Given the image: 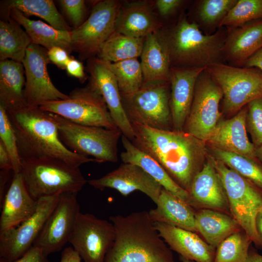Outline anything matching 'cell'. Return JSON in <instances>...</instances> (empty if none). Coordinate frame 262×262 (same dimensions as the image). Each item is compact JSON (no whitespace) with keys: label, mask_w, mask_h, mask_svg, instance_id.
<instances>
[{"label":"cell","mask_w":262,"mask_h":262,"mask_svg":"<svg viewBox=\"0 0 262 262\" xmlns=\"http://www.w3.org/2000/svg\"><path fill=\"white\" fill-rule=\"evenodd\" d=\"M131 125L133 145L155 159L188 192L205 156V143L183 130H161L136 123Z\"/></svg>","instance_id":"1"},{"label":"cell","mask_w":262,"mask_h":262,"mask_svg":"<svg viewBox=\"0 0 262 262\" xmlns=\"http://www.w3.org/2000/svg\"><path fill=\"white\" fill-rule=\"evenodd\" d=\"M7 112L15 132L21 161L48 157L76 167L89 162L98 163L93 158L70 150L63 144L50 112L39 106L28 105Z\"/></svg>","instance_id":"2"},{"label":"cell","mask_w":262,"mask_h":262,"mask_svg":"<svg viewBox=\"0 0 262 262\" xmlns=\"http://www.w3.org/2000/svg\"><path fill=\"white\" fill-rule=\"evenodd\" d=\"M113 244L104 262H176L146 211L111 216Z\"/></svg>","instance_id":"3"},{"label":"cell","mask_w":262,"mask_h":262,"mask_svg":"<svg viewBox=\"0 0 262 262\" xmlns=\"http://www.w3.org/2000/svg\"><path fill=\"white\" fill-rule=\"evenodd\" d=\"M158 33L167 49L171 67L206 68L224 60L223 48L227 32L221 29L205 35L198 24L184 16Z\"/></svg>","instance_id":"4"},{"label":"cell","mask_w":262,"mask_h":262,"mask_svg":"<svg viewBox=\"0 0 262 262\" xmlns=\"http://www.w3.org/2000/svg\"><path fill=\"white\" fill-rule=\"evenodd\" d=\"M20 174L36 200L64 193H78L87 182L79 167L48 157L22 160Z\"/></svg>","instance_id":"5"},{"label":"cell","mask_w":262,"mask_h":262,"mask_svg":"<svg viewBox=\"0 0 262 262\" xmlns=\"http://www.w3.org/2000/svg\"><path fill=\"white\" fill-rule=\"evenodd\" d=\"M58 128L59 138L70 150L83 156H91L98 163H116L117 144L122 132L118 129L79 124L50 113Z\"/></svg>","instance_id":"6"},{"label":"cell","mask_w":262,"mask_h":262,"mask_svg":"<svg viewBox=\"0 0 262 262\" xmlns=\"http://www.w3.org/2000/svg\"><path fill=\"white\" fill-rule=\"evenodd\" d=\"M222 182L232 217L252 242L262 244L256 218L262 209V194L251 182L214 157L210 156Z\"/></svg>","instance_id":"7"},{"label":"cell","mask_w":262,"mask_h":262,"mask_svg":"<svg viewBox=\"0 0 262 262\" xmlns=\"http://www.w3.org/2000/svg\"><path fill=\"white\" fill-rule=\"evenodd\" d=\"M221 88L223 108L234 114L251 101L262 97V71L217 63L206 68Z\"/></svg>","instance_id":"8"},{"label":"cell","mask_w":262,"mask_h":262,"mask_svg":"<svg viewBox=\"0 0 262 262\" xmlns=\"http://www.w3.org/2000/svg\"><path fill=\"white\" fill-rule=\"evenodd\" d=\"M169 82L144 84L132 95L121 97L129 121L161 130H173Z\"/></svg>","instance_id":"9"},{"label":"cell","mask_w":262,"mask_h":262,"mask_svg":"<svg viewBox=\"0 0 262 262\" xmlns=\"http://www.w3.org/2000/svg\"><path fill=\"white\" fill-rule=\"evenodd\" d=\"M39 107L79 124L118 128L102 97L88 85L75 88L67 99L48 102Z\"/></svg>","instance_id":"10"},{"label":"cell","mask_w":262,"mask_h":262,"mask_svg":"<svg viewBox=\"0 0 262 262\" xmlns=\"http://www.w3.org/2000/svg\"><path fill=\"white\" fill-rule=\"evenodd\" d=\"M122 2L103 0L96 2L85 21L71 31L72 48L81 60L96 57L115 31V21Z\"/></svg>","instance_id":"11"},{"label":"cell","mask_w":262,"mask_h":262,"mask_svg":"<svg viewBox=\"0 0 262 262\" xmlns=\"http://www.w3.org/2000/svg\"><path fill=\"white\" fill-rule=\"evenodd\" d=\"M223 94L205 68L199 75L193 103L183 131L207 143L220 120L219 104Z\"/></svg>","instance_id":"12"},{"label":"cell","mask_w":262,"mask_h":262,"mask_svg":"<svg viewBox=\"0 0 262 262\" xmlns=\"http://www.w3.org/2000/svg\"><path fill=\"white\" fill-rule=\"evenodd\" d=\"M115 238L112 223L80 213L69 242L84 262H104Z\"/></svg>","instance_id":"13"},{"label":"cell","mask_w":262,"mask_h":262,"mask_svg":"<svg viewBox=\"0 0 262 262\" xmlns=\"http://www.w3.org/2000/svg\"><path fill=\"white\" fill-rule=\"evenodd\" d=\"M60 195L41 198L34 213L15 228L0 233V262H13L33 246Z\"/></svg>","instance_id":"14"},{"label":"cell","mask_w":262,"mask_h":262,"mask_svg":"<svg viewBox=\"0 0 262 262\" xmlns=\"http://www.w3.org/2000/svg\"><path fill=\"white\" fill-rule=\"evenodd\" d=\"M77 193H64L48 218L33 246L48 255L59 251L69 242L80 212Z\"/></svg>","instance_id":"15"},{"label":"cell","mask_w":262,"mask_h":262,"mask_svg":"<svg viewBox=\"0 0 262 262\" xmlns=\"http://www.w3.org/2000/svg\"><path fill=\"white\" fill-rule=\"evenodd\" d=\"M48 50L32 43L28 48L22 63L25 71L24 93L27 105L40 106L48 102L66 99L68 95L53 84L48 72L49 63Z\"/></svg>","instance_id":"16"},{"label":"cell","mask_w":262,"mask_h":262,"mask_svg":"<svg viewBox=\"0 0 262 262\" xmlns=\"http://www.w3.org/2000/svg\"><path fill=\"white\" fill-rule=\"evenodd\" d=\"M89 86L104 99L115 123L122 135L131 141L134 131L124 111L116 79L107 63L97 57L87 60Z\"/></svg>","instance_id":"17"},{"label":"cell","mask_w":262,"mask_h":262,"mask_svg":"<svg viewBox=\"0 0 262 262\" xmlns=\"http://www.w3.org/2000/svg\"><path fill=\"white\" fill-rule=\"evenodd\" d=\"M95 188L103 190L109 188L127 196L135 191H140L155 204L160 196L162 186L139 166L123 163L105 176L87 181Z\"/></svg>","instance_id":"18"},{"label":"cell","mask_w":262,"mask_h":262,"mask_svg":"<svg viewBox=\"0 0 262 262\" xmlns=\"http://www.w3.org/2000/svg\"><path fill=\"white\" fill-rule=\"evenodd\" d=\"M205 69L171 67L169 105L173 130H183L193 103L197 78Z\"/></svg>","instance_id":"19"},{"label":"cell","mask_w":262,"mask_h":262,"mask_svg":"<svg viewBox=\"0 0 262 262\" xmlns=\"http://www.w3.org/2000/svg\"><path fill=\"white\" fill-rule=\"evenodd\" d=\"M188 193L192 207L230 212L222 182L210 158L194 178Z\"/></svg>","instance_id":"20"},{"label":"cell","mask_w":262,"mask_h":262,"mask_svg":"<svg viewBox=\"0 0 262 262\" xmlns=\"http://www.w3.org/2000/svg\"><path fill=\"white\" fill-rule=\"evenodd\" d=\"M247 107L233 117L219 120L207 143L213 147L257 160L255 147L247 135Z\"/></svg>","instance_id":"21"},{"label":"cell","mask_w":262,"mask_h":262,"mask_svg":"<svg viewBox=\"0 0 262 262\" xmlns=\"http://www.w3.org/2000/svg\"><path fill=\"white\" fill-rule=\"evenodd\" d=\"M262 48V18L229 28L223 48L224 60L231 66H243Z\"/></svg>","instance_id":"22"},{"label":"cell","mask_w":262,"mask_h":262,"mask_svg":"<svg viewBox=\"0 0 262 262\" xmlns=\"http://www.w3.org/2000/svg\"><path fill=\"white\" fill-rule=\"evenodd\" d=\"M151 2L146 0L122 3L118 12L115 31L124 35L146 38L163 28L154 12Z\"/></svg>","instance_id":"23"},{"label":"cell","mask_w":262,"mask_h":262,"mask_svg":"<svg viewBox=\"0 0 262 262\" xmlns=\"http://www.w3.org/2000/svg\"><path fill=\"white\" fill-rule=\"evenodd\" d=\"M38 201L29 193L20 173L14 174L0 205V233L15 228L35 212Z\"/></svg>","instance_id":"24"},{"label":"cell","mask_w":262,"mask_h":262,"mask_svg":"<svg viewBox=\"0 0 262 262\" xmlns=\"http://www.w3.org/2000/svg\"><path fill=\"white\" fill-rule=\"evenodd\" d=\"M160 236L180 256L196 262H213L215 248L195 232L161 222H154Z\"/></svg>","instance_id":"25"},{"label":"cell","mask_w":262,"mask_h":262,"mask_svg":"<svg viewBox=\"0 0 262 262\" xmlns=\"http://www.w3.org/2000/svg\"><path fill=\"white\" fill-rule=\"evenodd\" d=\"M121 142L125 149V151L120 154V158L123 163L132 164L139 166L156 180L163 188L188 204V192L176 182L159 163L138 148L130 140L123 135L121 136Z\"/></svg>","instance_id":"26"},{"label":"cell","mask_w":262,"mask_h":262,"mask_svg":"<svg viewBox=\"0 0 262 262\" xmlns=\"http://www.w3.org/2000/svg\"><path fill=\"white\" fill-rule=\"evenodd\" d=\"M155 209L148 212L153 222H161L196 232L195 213L192 207L162 188Z\"/></svg>","instance_id":"27"},{"label":"cell","mask_w":262,"mask_h":262,"mask_svg":"<svg viewBox=\"0 0 262 262\" xmlns=\"http://www.w3.org/2000/svg\"><path fill=\"white\" fill-rule=\"evenodd\" d=\"M140 58L143 85L169 82L170 58L158 32L145 38Z\"/></svg>","instance_id":"28"},{"label":"cell","mask_w":262,"mask_h":262,"mask_svg":"<svg viewBox=\"0 0 262 262\" xmlns=\"http://www.w3.org/2000/svg\"><path fill=\"white\" fill-rule=\"evenodd\" d=\"M24 75L22 63L11 60L0 61V106L7 112L27 105Z\"/></svg>","instance_id":"29"},{"label":"cell","mask_w":262,"mask_h":262,"mask_svg":"<svg viewBox=\"0 0 262 262\" xmlns=\"http://www.w3.org/2000/svg\"><path fill=\"white\" fill-rule=\"evenodd\" d=\"M9 16L24 29L32 43L47 50L59 47L69 54L73 51L71 32L56 29L40 20H31L16 9H11Z\"/></svg>","instance_id":"30"},{"label":"cell","mask_w":262,"mask_h":262,"mask_svg":"<svg viewBox=\"0 0 262 262\" xmlns=\"http://www.w3.org/2000/svg\"><path fill=\"white\" fill-rule=\"evenodd\" d=\"M195 227L196 232L215 248L227 237L241 229L228 213L210 209L200 210L195 213Z\"/></svg>","instance_id":"31"},{"label":"cell","mask_w":262,"mask_h":262,"mask_svg":"<svg viewBox=\"0 0 262 262\" xmlns=\"http://www.w3.org/2000/svg\"><path fill=\"white\" fill-rule=\"evenodd\" d=\"M16 9L26 16H35L43 19L56 29L71 32L73 29L66 22L52 0H9L1 2L2 18H8L9 11Z\"/></svg>","instance_id":"32"},{"label":"cell","mask_w":262,"mask_h":262,"mask_svg":"<svg viewBox=\"0 0 262 262\" xmlns=\"http://www.w3.org/2000/svg\"><path fill=\"white\" fill-rule=\"evenodd\" d=\"M22 26L10 16L0 21V60L22 63L32 41Z\"/></svg>","instance_id":"33"},{"label":"cell","mask_w":262,"mask_h":262,"mask_svg":"<svg viewBox=\"0 0 262 262\" xmlns=\"http://www.w3.org/2000/svg\"><path fill=\"white\" fill-rule=\"evenodd\" d=\"M145 39L127 36L115 31L96 57L109 63L138 58L141 55Z\"/></svg>","instance_id":"34"},{"label":"cell","mask_w":262,"mask_h":262,"mask_svg":"<svg viewBox=\"0 0 262 262\" xmlns=\"http://www.w3.org/2000/svg\"><path fill=\"white\" fill-rule=\"evenodd\" d=\"M106 63L116 79L121 97L132 95L142 86L143 75L138 58Z\"/></svg>","instance_id":"35"},{"label":"cell","mask_w":262,"mask_h":262,"mask_svg":"<svg viewBox=\"0 0 262 262\" xmlns=\"http://www.w3.org/2000/svg\"><path fill=\"white\" fill-rule=\"evenodd\" d=\"M213 151L216 159L262 189V165L256 160L213 147Z\"/></svg>","instance_id":"36"},{"label":"cell","mask_w":262,"mask_h":262,"mask_svg":"<svg viewBox=\"0 0 262 262\" xmlns=\"http://www.w3.org/2000/svg\"><path fill=\"white\" fill-rule=\"evenodd\" d=\"M251 242L243 230L235 232L217 246L213 262H246Z\"/></svg>","instance_id":"37"},{"label":"cell","mask_w":262,"mask_h":262,"mask_svg":"<svg viewBox=\"0 0 262 262\" xmlns=\"http://www.w3.org/2000/svg\"><path fill=\"white\" fill-rule=\"evenodd\" d=\"M237 0H202L196 8L198 21L207 28L220 27L223 19Z\"/></svg>","instance_id":"38"},{"label":"cell","mask_w":262,"mask_h":262,"mask_svg":"<svg viewBox=\"0 0 262 262\" xmlns=\"http://www.w3.org/2000/svg\"><path fill=\"white\" fill-rule=\"evenodd\" d=\"M262 18V0H237L223 19L220 27H237Z\"/></svg>","instance_id":"39"},{"label":"cell","mask_w":262,"mask_h":262,"mask_svg":"<svg viewBox=\"0 0 262 262\" xmlns=\"http://www.w3.org/2000/svg\"><path fill=\"white\" fill-rule=\"evenodd\" d=\"M0 141L9 154L14 174L20 173L21 159L20 157L15 131L6 110L0 106Z\"/></svg>","instance_id":"40"},{"label":"cell","mask_w":262,"mask_h":262,"mask_svg":"<svg viewBox=\"0 0 262 262\" xmlns=\"http://www.w3.org/2000/svg\"><path fill=\"white\" fill-rule=\"evenodd\" d=\"M247 105L246 129L252 143L257 147L262 144V97L251 101Z\"/></svg>","instance_id":"41"},{"label":"cell","mask_w":262,"mask_h":262,"mask_svg":"<svg viewBox=\"0 0 262 262\" xmlns=\"http://www.w3.org/2000/svg\"><path fill=\"white\" fill-rule=\"evenodd\" d=\"M58 3L74 29L81 26L86 20L85 1L83 0H59Z\"/></svg>","instance_id":"42"},{"label":"cell","mask_w":262,"mask_h":262,"mask_svg":"<svg viewBox=\"0 0 262 262\" xmlns=\"http://www.w3.org/2000/svg\"><path fill=\"white\" fill-rule=\"evenodd\" d=\"M48 55L50 61L63 69H66V65L71 58L65 49L59 47H54L48 50Z\"/></svg>","instance_id":"43"},{"label":"cell","mask_w":262,"mask_h":262,"mask_svg":"<svg viewBox=\"0 0 262 262\" xmlns=\"http://www.w3.org/2000/svg\"><path fill=\"white\" fill-rule=\"evenodd\" d=\"M183 2L181 0H157L155 6L161 16H166L176 10Z\"/></svg>","instance_id":"44"},{"label":"cell","mask_w":262,"mask_h":262,"mask_svg":"<svg viewBox=\"0 0 262 262\" xmlns=\"http://www.w3.org/2000/svg\"><path fill=\"white\" fill-rule=\"evenodd\" d=\"M42 249L33 246L22 256L13 262H49Z\"/></svg>","instance_id":"45"},{"label":"cell","mask_w":262,"mask_h":262,"mask_svg":"<svg viewBox=\"0 0 262 262\" xmlns=\"http://www.w3.org/2000/svg\"><path fill=\"white\" fill-rule=\"evenodd\" d=\"M66 69L68 75L74 77L83 82L87 79L82 63L79 60L71 58L67 63Z\"/></svg>","instance_id":"46"},{"label":"cell","mask_w":262,"mask_h":262,"mask_svg":"<svg viewBox=\"0 0 262 262\" xmlns=\"http://www.w3.org/2000/svg\"><path fill=\"white\" fill-rule=\"evenodd\" d=\"M79 254L72 247L64 249L61 253L60 262H82Z\"/></svg>","instance_id":"47"},{"label":"cell","mask_w":262,"mask_h":262,"mask_svg":"<svg viewBox=\"0 0 262 262\" xmlns=\"http://www.w3.org/2000/svg\"><path fill=\"white\" fill-rule=\"evenodd\" d=\"M0 170H13L9 154L1 141H0Z\"/></svg>","instance_id":"48"},{"label":"cell","mask_w":262,"mask_h":262,"mask_svg":"<svg viewBox=\"0 0 262 262\" xmlns=\"http://www.w3.org/2000/svg\"><path fill=\"white\" fill-rule=\"evenodd\" d=\"M243 67L256 68L262 71V48L250 57Z\"/></svg>","instance_id":"49"},{"label":"cell","mask_w":262,"mask_h":262,"mask_svg":"<svg viewBox=\"0 0 262 262\" xmlns=\"http://www.w3.org/2000/svg\"><path fill=\"white\" fill-rule=\"evenodd\" d=\"M12 170H0V206L1 205L6 194L5 187L9 178L10 173Z\"/></svg>","instance_id":"50"},{"label":"cell","mask_w":262,"mask_h":262,"mask_svg":"<svg viewBox=\"0 0 262 262\" xmlns=\"http://www.w3.org/2000/svg\"><path fill=\"white\" fill-rule=\"evenodd\" d=\"M257 232L262 242V209L258 212L256 218Z\"/></svg>","instance_id":"51"},{"label":"cell","mask_w":262,"mask_h":262,"mask_svg":"<svg viewBox=\"0 0 262 262\" xmlns=\"http://www.w3.org/2000/svg\"><path fill=\"white\" fill-rule=\"evenodd\" d=\"M246 262H262V255L255 252H249Z\"/></svg>","instance_id":"52"},{"label":"cell","mask_w":262,"mask_h":262,"mask_svg":"<svg viewBox=\"0 0 262 262\" xmlns=\"http://www.w3.org/2000/svg\"><path fill=\"white\" fill-rule=\"evenodd\" d=\"M255 155L257 159L262 162V144L259 147H255Z\"/></svg>","instance_id":"53"},{"label":"cell","mask_w":262,"mask_h":262,"mask_svg":"<svg viewBox=\"0 0 262 262\" xmlns=\"http://www.w3.org/2000/svg\"><path fill=\"white\" fill-rule=\"evenodd\" d=\"M180 260L182 262H196L194 261L190 260L180 256Z\"/></svg>","instance_id":"54"}]
</instances>
